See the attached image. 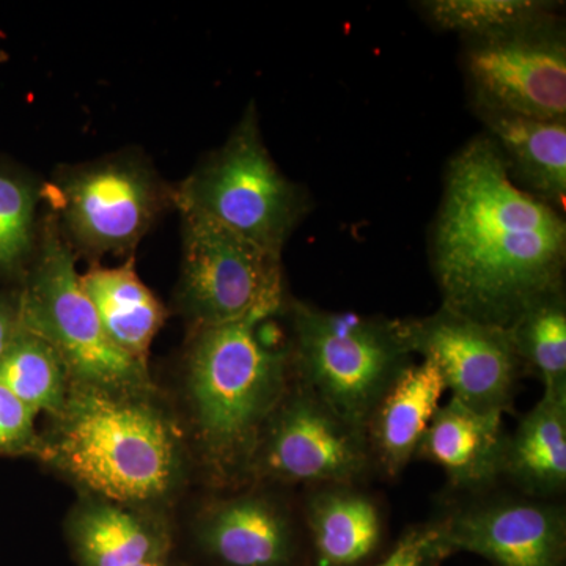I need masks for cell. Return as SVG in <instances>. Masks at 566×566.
<instances>
[{"label":"cell","mask_w":566,"mask_h":566,"mask_svg":"<svg viewBox=\"0 0 566 566\" xmlns=\"http://www.w3.org/2000/svg\"><path fill=\"white\" fill-rule=\"evenodd\" d=\"M199 538L226 566H282L293 551L289 516L262 495H240L212 506L200 523Z\"/></svg>","instance_id":"16"},{"label":"cell","mask_w":566,"mask_h":566,"mask_svg":"<svg viewBox=\"0 0 566 566\" xmlns=\"http://www.w3.org/2000/svg\"><path fill=\"white\" fill-rule=\"evenodd\" d=\"M367 434L297 382L260 436L251 469L282 482L348 485L370 465Z\"/></svg>","instance_id":"10"},{"label":"cell","mask_w":566,"mask_h":566,"mask_svg":"<svg viewBox=\"0 0 566 566\" xmlns=\"http://www.w3.org/2000/svg\"><path fill=\"white\" fill-rule=\"evenodd\" d=\"M307 521L318 566H349L374 553L381 536L378 509L367 495L345 488L311 499Z\"/></svg>","instance_id":"20"},{"label":"cell","mask_w":566,"mask_h":566,"mask_svg":"<svg viewBox=\"0 0 566 566\" xmlns=\"http://www.w3.org/2000/svg\"><path fill=\"white\" fill-rule=\"evenodd\" d=\"M504 474L532 495L560 493L566 485V394L543 392L506 436Z\"/></svg>","instance_id":"19"},{"label":"cell","mask_w":566,"mask_h":566,"mask_svg":"<svg viewBox=\"0 0 566 566\" xmlns=\"http://www.w3.org/2000/svg\"><path fill=\"white\" fill-rule=\"evenodd\" d=\"M430 262L441 307L509 329L565 290V214L521 189L497 145L476 134L447 163Z\"/></svg>","instance_id":"1"},{"label":"cell","mask_w":566,"mask_h":566,"mask_svg":"<svg viewBox=\"0 0 566 566\" xmlns=\"http://www.w3.org/2000/svg\"><path fill=\"white\" fill-rule=\"evenodd\" d=\"M81 285L118 348L147 365L153 340L166 323L161 301L142 282L132 259L120 266H93Z\"/></svg>","instance_id":"17"},{"label":"cell","mask_w":566,"mask_h":566,"mask_svg":"<svg viewBox=\"0 0 566 566\" xmlns=\"http://www.w3.org/2000/svg\"><path fill=\"white\" fill-rule=\"evenodd\" d=\"M562 10L485 39L463 40L461 66L472 109L566 120V24Z\"/></svg>","instance_id":"9"},{"label":"cell","mask_w":566,"mask_h":566,"mask_svg":"<svg viewBox=\"0 0 566 566\" xmlns=\"http://www.w3.org/2000/svg\"><path fill=\"white\" fill-rule=\"evenodd\" d=\"M180 214V301L193 326L281 314L285 307L282 256L203 216Z\"/></svg>","instance_id":"8"},{"label":"cell","mask_w":566,"mask_h":566,"mask_svg":"<svg viewBox=\"0 0 566 566\" xmlns=\"http://www.w3.org/2000/svg\"><path fill=\"white\" fill-rule=\"evenodd\" d=\"M18 314L22 329L54 349L74 386L151 392L147 365L123 353L104 331L82 289L76 256L51 212L40 227L32 270L18 296Z\"/></svg>","instance_id":"5"},{"label":"cell","mask_w":566,"mask_h":566,"mask_svg":"<svg viewBox=\"0 0 566 566\" xmlns=\"http://www.w3.org/2000/svg\"><path fill=\"white\" fill-rule=\"evenodd\" d=\"M419 9L424 20L461 41L485 39L564 9L546 0H427Z\"/></svg>","instance_id":"23"},{"label":"cell","mask_w":566,"mask_h":566,"mask_svg":"<svg viewBox=\"0 0 566 566\" xmlns=\"http://www.w3.org/2000/svg\"><path fill=\"white\" fill-rule=\"evenodd\" d=\"M63 240L74 256L132 255L164 212L175 188L139 153L123 151L65 166L43 185Z\"/></svg>","instance_id":"7"},{"label":"cell","mask_w":566,"mask_h":566,"mask_svg":"<svg viewBox=\"0 0 566 566\" xmlns=\"http://www.w3.org/2000/svg\"><path fill=\"white\" fill-rule=\"evenodd\" d=\"M69 382L65 367L54 349L20 327L0 357V385L17 395L35 415L43 411L59 417L69 397Z\"/></svg>","instance_id":"21"},{"label":"cell","mask_w":566,"mask_h":566,"mask_svg":"<svg viewBox=\"0 0 566 566\" xmlns=\"http://www.w3.org/2000/svg\"><path fill=\"white\" fill-rule=\"evenodd\" d=\"M406 349L438 368L452 397L480 412L512 408L521 365L509 331L449 308L398 319Z\"/></svg>","instance_id":"11"},{"label":"cell","mask_w":566,"mask_h":566,"mask_svg":"<svg viewBox=\"0 0 566 566\" xmlns=\"http://www.w3.org/2000/svg\"><path fill=\"white\" fill-rule=\"evenodd\" d=\"M274 316L196 327L188 352L193 422L216 469H251L264 424L289 390L290 346L263 337Z\"/></svg>","instance_id":"3"},{"label":"cell","mask_w":566,"mask_h":566,"mask_svg":"<svg viewBox=\"0 0 566 566\" xmlns=\"http://www.w3.org/2000/svg\"><path fill=\"white\" fill-rule=\"evenodd\" d=\"M175 208L203 216L282 256L311 212L312 199L304 186L279 169L268 151L252 102L229 139L175 186Z\"/></svg>","instance_id":"4"},{"label":"cell","mask_w":566,"mask_h":566,"mask_svg":"<svg viewBox=\"0 0 566 566\" xmlns=\"http://www.w3.org/2000/svg\"><path fill=\"white\" fill-rule=\"evenodd\" d=\"M292 370L335 415L365 431L389 387L412 364L398 319L290 305Z\"/></svg>","instance_id":"6"},{"label":"cell","mask_w":566,"mask_h":566,"mask_svg":"<svg viewBox=\"0 0 566 566\" xmlns=\"http://www.w3.org/2000/svg\"><path fill=\"white\" fill-rule=\"evenodd\" d=\"M434 527L444 554L464 551L497 566H560L564 558V512L543 502L465 506Z\"/></svg>","instance_id":"12"},{"label":"cell","mask_w":566,"mask_h":566,"mask_svg":"<svg viewBox=\"0 0 566 566\" xmlns=\"http://www.w3.org/2000/svg\"><path fill=\"white\" fill-rule=\"evenodd\" d=\"M505 444L504 415L450 398L436 411L416 457L439 465L453 486L476 490L504 474Z\"/></svg>","instance_id":"13"},{"label":"cell","mask_w":566,"mask_h":566,"mask_svg":"<svg viewBox=\"0 0 566 566\" xmlns=\"http://www.w3.org/2000/svg\"><path fill=\"white\" fill-rule=\"evenodd\" d=\"M35 412L0 385V455H44L46 442L35 428Z\"/></svg>","instance_id":"25"},{"label":"cell","mask_w":566,"mask_h":566,"mask_svg":"<svg viewBox=\"0 0 566 566\" xmlns=\"http://www.w3.org/2000/svg\"><path fill=\"white\" fill-rule=\"evenodd\" d=\"M447 387L433 364H409L376 405L365 434L371 458L397 476L417 455Z\"/></svg>","instance_id":"15"},{"label":"cell","mask_w":566,"mask_h":566,"mask_svg":"<svg viewBox=\"0 0 566 566\" xmlns=\"http://www.w3.org/2000/svg\"><path fill=\"white\" fill-rule=\"evenodd\" d=\"M497 145L512 180L558 211L566 207V120L472 109Z\"/></svg>","instance_id":"14"},{"label":"cell","mask_w":566,"mask_h":566,"mask_svg":"<svg viewBox=\"0 0 566 566\" xmlns=\"http://www.w3.org/2000/svg\"><path fill=\"white\" fill-rule=\"evenodd\" d=\"M20 327L18 297L17 300H11V297L0 294V357L9 348Z\"/></svg>","instance_id":"27"},{"label":"cell","mask_w":566,"mask_h":566,"mask_svg":"<svg viewBox=\"0 0 566 566\" xmlns=\"http://www.w3.org/2000/svg\"><path fill=\"white\" fill-rule=\"evenodd\" d=\"M134 566H170L169 557L167 558H156V560L144 562V564L134 565Z\"/></svg>","instance_id":"28"},{"label":"cell","mask_w":566,"mask_h":566,"mask_svg":"<svg viewBox=\"0 0 566 566\" xmlns=\"http://www.w3.org/2000/svg\"><path fill=\"white\" fill-rule=\"evenodd\" d=\"M71 542L81 566H134L169 557L170 538L126 505L96 502L74 517Z\"/></svg>","instance_id":"18"},{"label":"cell","mask_w":566,"mask_h":566,"mask_svg":"<svg viewBox=\"0 0 566 566\" xmlns=\"http://www.w3.org/2000/svg\"><path fill=\"white\" fill-rule=\"evenodd\" d=\"M41 200L43 185L0 159V274L17 273L35 255Z\"/></svg>","instance_id":"24"},{"label":"cell","mask_w":566,"mask_h":566,"mask_svg":"<svg viewBox=\"0 0 566 566\" xmlns=\"http://www.w3.org/2000/svg\"><path fill=\"white\" fill-rule=\"evenodd\" d=\"M145 395L73 385L43 458L114 504L163 497L180 471V439Z\"/></svg>","instance_id":"2"},{"label":"cell","mask_w":566,"mask_h":566,"mask_svg":"<svg viewBox=\"0 0 566 566\" xmlns=\"http://www.w3.org/2000/svg\"><path fill=\"white\" fill-rule=\"evenodd\" d=\"M434 526L412 528L394 547L386 560L376 566H430L436 557L442 556Z\"/></svg>","instance_id":"26"},{"label":"cell","mask_w":566,"mask_h":566,"mask_svg":"<svg viewBox=\"0 0 566 566\" xmlns=\"http://www.w3.org/2000/svg\"><path fill=\"white\" fill-rule=\"evenodd\" d=\"M506 331L521 365L538 375L543 392L566 394L565 290L528 307Z\"/></svg>","instance_id":"22"}]
</instances>
